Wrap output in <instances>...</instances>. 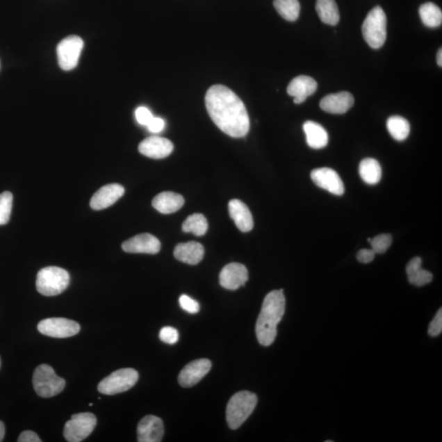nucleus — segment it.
<instances>
[{
	"instance_id": "393cba45",
	"label": "nucleus",
	"mask_w": 442,
	"mask_h": 442,
	"mask_svg": "<svg viewBox=\"0 0 442 442\" xmlns=\"http://www.w3.org/2000/svg\"><path fill=\"white\" fill-rule=\"evenodd\" d=\"M316 11L320 20L330 26H336L340 20L338 7L335 0H317Z\"/></svg>"
},
{
	"instance_id": "4c0bfd02",
	"label": "nucleus",
	"mask_w": 442,
	"mask_h": 442,
	"mask_svg": "<svg viewBox=\"0 0 442 442\" xmlns=\"http://www.w3.org/2000/svg\"><path fill=\"white\" fill-rule=\"evenodd\" d=\"M149 131L152 133H159L163 131L165 128L164 120L160 117H154L147 126Z\"/></svg>"
},
{
	"instance_id": "f257e3e1",
	"label": "nucleus",
	"mask_w": 442,
	"mask_h": 442,
	"mask_svg": "<svg viewBox=\"0 0 442 442\" xmlns=\"http://www.w3.org/2000/svg\"><path fill=\"white\" fill-rule=\"evenodd\" d=\"M207 112L221 131L233 138L246 136L249 132L250 119L245 105L228 87L211 86L205 97Z\"/></svg>"
},
{
	"instance_id": "6e6552de",
	"label": "nucleus",
	"mask_w": 442,
	"mask_h": 442,
	"mask_svg": "<svg viewBox=\"0 0 442 442\" xmlns=\"http://www.w3.org/2000/svg\"><path fill=\"white\" fill-rule=\"evenodd\" d=\"M97 418L90 412L73 414L64 427L63 435L69 442H81L95 430Z\"/></svg>"
},
{
	"instance_id": "ea45409f",
	"label": "nucleus",
	"mask_w": 442,
	"mask_h": 442,
	"mask_svg": "<svg viewBox=\"0 0 442 442\" xmlns=\"http://www.w3.org/2000/svg\"><path fill=\"white\" fill-rule=\"evenodd\" d=\"M4 435H6V427H4L3 423L0 421V442L3 441Z\"/></svg>"
},
{
	"instance_id": "72a5a7b5",
	"label": "nucleus",
	"mask_w": 442,
	"mask_h": 442,
	"mask_svg": "<svg viewBox=\"0 0 442 442\" xmlns=\"http://www.w3.org/2000/svg\"><path fill=\"white\" fill-rule=\"evenodd\" d=\"M159 338L163 343L173 345L178 342L179 335L177 329L172 327H164L160 331Z\"/></svg>"
},
{
	"instance_id": "412c9836",
	"label": "nucleus",
	"mask_w": 442,
	"mask_h": 442,
	"mask_svg": "<svg viewBox=\"0 0 442 442\" xmlns=\"http://www.w3.org/2000/svg\"><path fill=\"white\" fill-rule=\"evenodd\" d=\"M204 247L197 242L179 243L174 248V256L179 261L188 265H197L204 256Z\"/></svg>"
},
{
	"instance_id": "5701e85b",
	"label": "nucleus",
	"mask_w": 442,
	"mask_h": 442,
	"mask_svg": "<svg viewBox=\"0 0 442 442\" xmlns=\"http://www.w3.org/2000/svg\"><path fill=\"white\" fill-rule=\"evenodd\" d=\"M304 132L306 133V142L311 149H324L329 144V135L325 129L319 123L308 121L304 123Z\"/></svg>"
},
{
	"instance_id": "2eb2a0df",
	"label": "nucleus",
	"mask_w": 442,
	"mask_h": 442,
	"mask_svg": "<svg viewBox=\"0 0 442 442\" xmlns=\"http://www.w3.org/2000/svg\"><path fill=\"white\" fill-rule=\"evenodd\" d=\"M125 193V188L119 183H110L97 191L90 200L92 209L99 211L113 206Z\"/></svg>"
},
{
	"instance_id": "dca6fc26",
	"label": "nucleus",
	"mask_w": 442,
	"mask_h": 442,
	"mask_svg": "<svg viewBox=\"0 0 442 442\" xmlns=\"http://www.w3.org/2000/svg\"><path fill=\"white\" fill-rule=\"evenodd\" d=\"M174 145L165 138L151 136L142 140L139 145L140 153L154 159L167 158L172 153Z\"/></svg>"
},
{
	"instance_id": "4be33fe9",
	"label": "nucleus",
	"mask_w": 442,
	"mask_h": 442,
	"mask_svg": "<svg viewBox=\"0 0 442 442\" xmlns=\"http://www.w3.org/2000/svg\"><path fill=\"white\" fill-rule=\"evenodd\" d=\"M183 204V197L173 192L161 193L153 200L154 208L163 214L176 213V211L181 208Z\"/></svg>"
},
{
	"instance_id": "e433bc0d",
	"label": "nucleus",
	"mask_w": 442,
	"mask_h": 442,
	"mask_svg": "<svg viewBox=\"0 0 442 442\" xmlns=\"http://www.w3.org/2000/svg\"><path fill=\"white\" fill-rule=\"evenodd\" d=\"M376 253L372 249H361L357 253V260L361 263H370L374 261Z\"/></svg>"
},
{
	"instance_id": "9b49d317",
	"label": "nucleus",
	"mask_w": 442,
	"mask_h": 442,
	"mask_svg": "<svg viewBox=\"0 0 442 442\" xmlns=\"http://www.w3.org/2000/svg\"><path fill=\"white\" fill-rule=\"evenodd\" d=\"M311 177L316 186L334 195H343L345 187L342 179L334 170L323 167L312 170Z\"/></svg>"
},
{
	"instance_id": "bb28decb",
	"label": "nucleus",
	"mask_w": 442,
	"mask_h": 442,
	"mask_svg": "<svg viewBox=\"0 0 442 442\" xmlns=\"http://www.w3.org/2000/svg\"><path fill=\"white\" fill-rule=\"evenodd\" d=\"M386 128L391 137L398 141L407 140L411 132V126L407 120L400 116L389 117L386 122Z\"/></svg>"
},
{
	"instance_id": "f704fd0d",
	"label": "nucleus",
	"mask_w": 442,
	"mask_h": 442,
	"mask_svg": "<svg viewBox=\"0 0 442 442\" xmlns=\"http://www.w3.org/2000/svg\"><path fill=\"white\" fill-rule=\"evenodd\" d=\"M442 332V310L440 309L436 313L434 319L432 320L429 328H428V334L431 337H437Z\"/></svg>"
},
{
	"instance_id": "b1692460",
	"label": "nucleus",
	"mask_w": 442,
	"mask_h": 442,
	"mask_svg": "<svg viewBox=\"0 0 442 442\" xmlns=\"http://www.w3.org/2000/svg\"><path fill=\"white\" fill-rule=\"evenodd\" d=\"M407 273L409 282L414 286L422 287L430 284L434 275L429 271L422 268L420 257H414L407 265Z\"/></svg>"
},
{
	"instance_id": "f8f14e48",
	"label": "nucleus",
	"mask_w": 442,
	"mask_h": 442,
	"mask_svg": "<svg viewBox=\"0 0 442 442\" xmlns=\"http://www.w3.org/2000/svg\"><path fill=\"white\" fill-rule=\"evenodd\" d=\"M211 368V362L207 359H199L190 362L179 373L178 381L183 388H191L204 379Z\"/></svg>"
},
{
	"instance_id": "39448f33",
	"label": "nucleus",
	"mask_w": 442,
	"mask_h": 442,
	"mask_svg": "<svg viewBox=\"0 0 442 442\" xmlns=\"http://www.w3.org/2000/svg\"><path fill=\"white\" fill-rule=\"evenodd\" d=\"M362 34L372 49H380L386 39V16L384 9L377 6L368 13L363 22Z\"/></svg>"
},
{
	"instance_id": "473e14b6",
	"label": "nucleus",
	"mask_w": 442,
	"mask_h": 442,
	"mask_svg": "<svg viewBox=\"0 0 442 442\" xmlns=\"http://www.w3.org/2000/svg\"><path fill=\"white\" fill-rule=\"evenodd\" d=\"M179 303L182 309L190 313V314L195 315L200 311L199 303L193 300V298L187 296V295H181L179 299Z\"/></svg>"
},
{
	"instance_id": "423d86ee",
	"label": "nucleus",
	"mask_w": 442,
	"mask_h": 442,
	"mask_svg": "<svg viewBox=\"0 0 442 442\" xmlns=\"http://www.w3.org/2000/svg\"><path fill=\"white\" fill-rule=\"evenodd\" d=\"M33 386L40 397L49 398L61 393L65 388L66 382L56 375L51 366L40 365L34 372Z\"/></svg>"
},
{
	"instance_id": "2f4dec72",
	"label": "nucleus",
	"mask_w": 442,
	"mask_h": 442,
	"mask_svg": "<svg viewBox=\"0 0 442 442\" xmlns=\"http://www.w3.org/2000/svg\"><path fill=\"white\" fill-rule=\"evenodd\" d=\"M368 240L371 244L373 251L379 254H384L393 243V237L389 234H383L374 238H368Z\"/></svg>"
},
{
	"instance_id": "cd10ccee",
	"label": "nucleus",
	"mask_w": 442,
	"mask_h": 442,
	"mask_svg": "<svg viewBox=\"0 0 442 442\" xmlns=\"http://www.w3.org/2000/svg\"><path fill=\"white\" fill-rule=\"evenodd\" d=\"M421 20L426 26L436 28L441 25L442 12L434 3H425L420 8Z\"/></svg>"
},
{
	"instance_id": "a878e982",
	"label": "nucleus",
	"mask_w": 442,
	"mask_h": 442,
	"mask_svg": "<svg viewBox=\"0 0 442 442\" xmlns=\"http://www.w3.org/2000/svg\"><path fill=\"white\" fill-rule=\"evenodd\" d=\"M359 172L363 181L368 184H376L381 181L382 168L377 160L366 158L361 161Z\"/></svg>"
},
{
	"instance_id": "f3484780",
	"label": "nucleus",
	"mask_w": 442,
	"mask_h": 442,
	"mask_svg": "<svg viewBox=\"0 0 442 442\" xmlns=\"http://www.w3.org/2000/svg\"><path fill=\"white\" fill-rule=\"evenodd\" d=\"M122 247L124 252L129 253L156 254L161 250V243L150 234H141L124 242Z\"/></svg>"
},
{
	"instance_id": "58836bf2",
	"label": "nucleus",
	"mask_w": 442,
	"mask_h": 442,
	"mask_svg": "<svg viewBox=\"0 0 442 442\" xmlns=\"http://www.w3.org/2000/svg\"><path fill=\"white\" fill-rule=\"evenodd\" d=\"M18 442H41L38 435L33 431H24L22 432L19 437H18Z\"/></svg>"
},
{
	"instance_id": "1a4fd4ad",
	"label": "nucleus",
	"mask_w": 442,
	"mask_h": 442,
	"mask_svg": "<svg viewBox=\"0 0 442 442\" xmlns=\"http://www.w3.org/2000/svg\"><path fill=\"white\" fill-rule=\"evenodd\" d=\"M84 41L77 35H70L63 39L57 47L59 67L64 71H71L76 67Z\"/></svg>"
},
{
	"instance_id": "ddd939ff",
	"label": "nucleus",
	"mask_w": 442,
	"mask_h": 442,
	"mask_svg": "<svg viewBox=\"0 0 442 442\" xmlns=\"http://www.w3.org/2000/svg\"><path fill=\"white\" fill-rule=\"evenodd\" d=\"M137 434L140 442L162 441L164 436L163 420L154 416L142 418L138 425Z\"/></svg>"
},
{
	"instance_id": "4468645a",
	"label": "nucleus",
	"mask_w": 442,
	"mask_h": 442,
	"mask_svg": "<svg viewBox=\"0 0 442 442\" xmlns=\"http://www.w3.org/2000/svg\"><path fill=\"white\" fill-rule=\"evenodd\" d=\"M248 280L246 266L240 263L225 265L220 274V284L225 289L236 290L244 286Z\"/></svg>"
},
{
	"instance_id": "79ce46f5",
	"label": "nucleus",
	"mask_w": 442,
	"mask_h": 442,
	"mask_svg": "<svg viewBox=\"0 0 442 442\" xmlns=\"http://www.w3.org/2000/svg\"><path fill=\"white\" fill-rule=\"evenodd\" d=\"M0 365H1V361H0Z\"/></svg>"
},
{
	"instance_id": "7ed1b4c3",
	"label": "nucleus",
	"mask_w": 442,
	"mask_h": 442,
	"mask_svg": "<svg viewBox=\"0 0 442 442\" xmlns=\"http://www.w3.org/2000/svg\"><path fill=\"white\" fill-rule=\"evenodd\" d=\"M257 404L256 395L242 391L234 394L227 404V421L231 429L236 430L245 422Z\"/></svg>"
},
{
	"instance_id": "0eeeda50",
	"label": "nucleus",
	"mask_w": 442,
	"mask_h": 442,
	"mask_svg": "<svg viewBox=\"0 0 442 442\" xmlns=\"http://www.w3.org/2000/svg\"><path fill=\"white\" fill-rule=\"evenodd\" d=\"M138 379L139 374L136 370L121 368L101 381L98 390L100 393L109 395L125 393L136 384Z\"/></svg>"
},
{
	"instance_id": "20e7f679",
	"label": "nucleus",
	"mask_w": 442,
	"mask_h": 442,
	"mask_svg": "<svg viewBox=\"0 0 442 442\" xmlns=\"http://www.w3.org/2000/svg\"><path fill=\"white\" fill-rule=\"evenodd\" d=\"M70 284V275L67 270L57 266H49L37 274L36 288L46 297H54L63 293Z\"/></svg>"
},
{
	"instance_id": "a19ab883",
	"label": "nucleus",
	"mask_w": 442,
	"mask_h": 442,
	"mask_svg": "<svg viewBox=\"0 0 442 442\" xmlns=\"http://www.w3.org/2000/svg\"><path fill=\"white\" fill-rule=\"evenodd\" d=\"M436 61H437V64H439V65L440 67H442V50H441V49H440L439 53H437Z\"/></svg>"
},
{
	"instance_id": "f03ea898",
	"label": "nucleus",
	"mask_w": 442,
	"mask_h": 442,
	"mask_svg": "<svg viewBox=\"0 0 442 442\" xmlns=\"http://www.w3.org/2000/svg\"><path fill=\"white\" fill-rule=\"evenodd\" d=\"M286 299L284 290L266 295L256 324V334L261 346L269 347L277 336V326L284 315Z\"/></svg>"
},
{
	"instance_id": "a211bd4d",
	"label": "nucleus",
	"mask_w": 442,
	"mask_h": 442,
	"mask_svg": "<svg viewBox=\"0 0 442 442\" xmlns=\"http://www.w3.org/2000/svg\"><path fill=\"white\" fill-rule=\"evenodd\" d=\"M317 82L308 76H298L289 83L287 92L293 97L294 103L300 104L305 102L308 97L316 93Z\"/></svg>"
},
{
	"instance_id": "aec40b11",
	"label": "nucleus",
	"mask_w": 442,
	"mask_h": 442,
	"mask_svg": "<svg viewBox=\"0 0 442 442\" xmlns=\"http://www.w3.org/2000/svg\"><path fill=\"white\" fill-rule=\"evenodd\" d=\"M229 213L230 218L236 223V227L242 232L251 231L254 225L252 215L249 208L240 200L233 199L229 204Z\"/></svg>"
},
{
	"instance_id": "6ab92c4d",
	"label": "nucleus",
	"mask_w": 442,
	"mask_h": 442,
	"mask_svg": "<svg viewBox=\"0 0 442 442\" xmlns=\"http://www.w3.org/2000/svg\"><path fill=\"white\" fill-rule=\"evenodd\" d=\"M354 97L349 92H340L332 94L322 99L320 103V108L331 114H344L348 112L354 105Z\"/></svg>"
},
{
	"instance_id": "c9c22d12",
	"label": "nucleus",
	"mask_w": 442,
	"mask_h": 442,
	"mask_svg": "<svg viewBox=\"0 0 442 442\" xmlns=\"http://www.w3.org/2000/svg\"><path fill=\"white\" fill-rule=\"evenodd\" d=\"M136 117L137 122L142 126H147L154 117L149 109L145 107L138 108L136 110Z\"/></svg>"
},
{
	"instance_id": "7c9ffc66",
	"label": "nucleus",
	"mask_w": 442,
	"mask_h": 442,
	"mask_svg": "<svg viewBox=\"0 0 442 442\" xmlns=\"http://www.w3.org/2000/svg\"><path fill=\"white\" fill-rule=\"evenodd\" d=\"M13 197L10 192L0 195V225L6 224L12 213Z\"/></svg>"
},
{
	"instance_id": "c756f323",
	"label": "nucleus",
	"mask_w": 442,
	"mask_h": 442,
	"mask_svg": "<svg viewBox=\"0 0 442 442\" xmlns=\"http://www.w3.org/2000/svg\"><path fill=\"white\" fill-rule=\"evenodd\" d=\"M184 233H192L196 236H202L208 229V222L202 214H193L184 220L182 225Z\"/></svg>"
},
{
	"instance_id": "9d476101",
	"label": "nucleus",
	"mask_w": 442,
	"mask_h": 442,
	"mask_svg": "<svg viewBox=\"0 0 442 442\" xmlns=\"http://www.w3.org/2000/svg\"><path fill=\"white\" fill-rule=\"evenodd\" d=\"M38 330L49 337L66 338L79 333L81 326L77 322L65 318H49L40 322Z\"/></svg>"
},
{
	"instance_id": "c85d7f7f",
	"label": "nucleus",
	"mask_w": 442,
	"mask_h": 442,
	"mask_svg": "<svg viewBox=\"0 0 442 442\" xmlns=\"http://www.w3.org/2000/svg\"><path fill=\"white\" fill-rule=\"evenodd\" d=\"M274 6L285 20L295 22L300 15L301 6L298 0H274Z\"/></svg>"
}]
</instances>
